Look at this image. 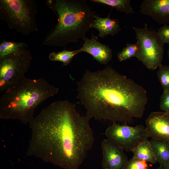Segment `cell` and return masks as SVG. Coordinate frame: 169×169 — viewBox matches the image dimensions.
Returning a JSON list of instances; mask_svg holds the SVG:
<instances>
[{"mask_svg": "<svg viewBox=\"0 0 169 169\" xmlns=\"http://www.w3.org/2000/svg\"><path fill=\"white\" fill-rule=\"evenodd\" d=\"M79 53L78 49L74 51L64 49L57 53L53 52L50 53L49 58L50 61L61 62L63 65L66 66L70 63L74 56Z\"/></svg>", "mask_w": 169, "mask_h": 169, "instance_id": "17", "label": "cell"}, {"mask_svg": "<svg viewBox=\"0 0 169 169\" xmlns=\"http://www.w3.org/2000/svg\"><path fill=\"white\" fill-rule=\"evenodd\" d=\"M98 36L92 33L90 38H85L83 46L78 50L79 53H87L98 62L106 65L112 58V50L108 46L98 41Z\"/></svg>", "mask_w": 169, "mask_h": 169, "instance_id": "12", "label": "cell"}, {"mask_svg": "<svg viewBox=\"0 0 169 169\" xmlns=\"http://www.w3.org/2000/svg\"><path fill=\"white\" fill-rule=\"evenodd\" d=\"M140 12L160 24H169V0H144Z\"/></svg>", "mask_w": 169, "mask_h": 169, "instance_id": "11", "label": "cell"}, {"mask_svg": "<svg viewBox=\"0 0 169 169\" xmlns=\"http://www.w3.org/2000/svg\"><path fill=\"white\" fill-rule=\"evenodd\" d=\"M38 7L34 0H0V19L8 27L27 35L38 31L36 16Z\"/></svg>", "mask_w": 169, "mask_h": 169, "instance_id": "5", "label": "cell"}, {"mask_svg": "<svg viewBox=\"0 0 169 169\" xmlns=\"http://www.w3.org/2000/svg\"><path fill=\"white\" fill-rule=\"evenodd\" d=\"M156 169H162V167L160 166L159 167H158Z\"/></svg>", "mask_w": 169, "mask_h": 169, "instance_id": "26", "label": "cell"}, {"mask_svg": "<svg viewBox=\"0 0 169 169\" xmlns=\"http://www.w3.org/2000/svg\"><path fill=\"white\" fill-rule=\"evenodd\" d=\"M105 134L106 139L127 151L131 152L139 144L149 138L143 125L132 126L119 125L116 122H112L106 128Z\"/></svg>", "mask_w": 169, "mask_h": 169, "instance_id": "8", "label": "cell"}, {"mask_svg": "<svg viewBox=\"0 0 169 169\" xmlns=\"http://www.w3.org/2000/svg\"><path fill=\"white\" fill-rule=\"evenodd\" d=\"M167 55H168V57L169 58V47L168 51H167Z\"/></svg>", "mask_w": 169, "mask_h": 169, "instance_id": "25", "label": "cell"}, {"mask_svg": "<svg viewBox=\"0 0 169 169\" xmlns=\"http://www.w3.org/2000/svg\"><path fill=\"white\" fill-rule=\"evenodd\" d=\"M90 119L67 100L52 103L28 123L31 134L26 155L64 169H78L94 142Z\"/></svg>", "mask_w": 169, "mask_h": 169, "instance_id": "1", "label": "cell"}, {"mask_svg": "<svg viewBox=\"0 0 169 169\" xmlns=\"http://www.w3.org/2000/svg\"><path fill=\"white\" fill-rule=\"evenodd\" d=\"M131 152L134 156L147 162L154 164L157 162L156 156L148 139L141 142Z\"/></svg>", "mask_w": 169, "mask_h": 169, "instance_id": "15", "label": "cell"}, {"mask_svg": "<svg viewBox=\"0 0 169 169\" xmlns=\"http://www.w3.org/2000/svg\"><path fill=\"white\" fill-rule=\"evenodd\" d=\"M28 47L0 58V92L6 91L25 77L32 59Z\"/></svg>", "mask_w": 169, "mask_h": 169, "instance_id": "6", "label": "cell"}, {"mask_svg": "<svg viewBox=\"0 0 169 169\" xmlns=\"http://www.w3.org/2000/svg\"><path fill=\"white\" fill-rule=\"evenodd\" d=\"M101 146L103 169H122L125 167L129 160L124 151L107 139L102 141Z\"/></svg>", "mask_w": 169, "mask_h": 169, "instance_id": "9", "label": "cell"}, {"mask_svg": "<svg viewBox=\"0 0 169 169\" xmlns=\"http://www.w3.org/2000/svg\"><path fill=\"white\" fill-rule=\"evenodd\" d=\"M77 85L76 98L90 118L127 123L143 116L146 90L110 66L96 71L86 70Z\"/></svg>", "mask_w": 169, "mask_h": 169, "instance_id": "2", "label": "cell"}, {"mask_svg": "<svg viewBox=\"0 0 169 169\" xmlns=\"http://www.w3.org/2000/svg\"><path fill=\"white\" fill-rule=\"evenodd\" d=\"M156 156L157 162L160 166L169 163V143L165 141L152 138L150 141Z\"/></svg>", "mask_w": 169, "mask_h": 169, "instance_id": "14", "label": "cell"}, {"mask_svg": "<svg viewBox=\"0 0 169 169\" xmlns=\"http://www.w3.org/2000/svg\"><path fill=\"white\" fill-rule=\"evenodd\" d=\"M158 79L164 91H169V65L161 64L157 72Z\"/></svg>", "mask_w": 169, "mask_h": 169, "instance_id": "20", "label": "cell"}, {"mask_svg": "<svg viewBox=\"0 0 169 169\" xmlns=\"http://www.w3.org/2000/svg\"><path fill=\"white\" fill-rule=\"evenodd\" d=\"M139 52L137 43L127 44L126 46L117 54V57L120 62H123L133 57L136 58Z\"/></svg>", "mask_w": 169, "mask_h": 169, "instance_id": "19", "label": "cell"}, {"mask_svg": "<svg viewBox=\"0 0 169 169\" xmlns=\"http://www.w3.org/2000/svg\"><path fill=\"white\" fill-rule=\"evenodd\" d=\"M122 169H125V167L123 168Z\"/></svg>", "mask_w": 169, "mask_h": 169, "instance_id": "27", "label": "cell"}, {"mask_svg": "<svg viewBox=\"0 0 169 169\" xmlns=\"http://www.w3.org/2000/svg\"><path fill=\"white\" fill-rule=\"evenodd\" d=\"M147 162L134 156L128 160L125 169H148Z\"/></svg>", "mask_w": 169, "mask_h": 169, "instance_id": "21", "label": "cell"}, {"mask_svg": "<svg viewBox=\"0 0 169 169\" xmlns=\"http://www.w3.org/2000/svg\"><path fill=\"white\" fill-rule=\"evenodd\" d=\"M90 28L97 29L99 32L98 36L102 38L108 35L113 36L121 30L118 20L111 18L110 15L105 18L100 17L95 15Z\"/></svg>", "mask_w": 169, "mask_h": 169, "instance_id": "13", "label": "cell"}, {"mask_svg": "<svg viewBox=\"0 0 169 169\" xmlns=\"http://www.w3.org/2000/svg\"><path fill=\"white\" fill-rule=\"evenodd\" d=\"M161 167L162 169H169V163L164 165Z\"/></svg>", "mask_w": 169, "mask_h": 169, "instance_id": "24", "label": "cell"}, {"mask_svg": "<svg viewBox=\"0 0 169 169\" xmlns=\"http://www.w3.org/2000/svg\"><path fill=\"white\" fill-rule=\"evenodd\" d=\"M139 47L136 58L148 69H156L161 64L164 44L157 32L150 30L146 23L143 28L133 27Z\"/></svg>", "mask_w": 169, "mask_h": 169, "instance_id": "7", "label": "cell"}, {"mask_svg": "<svg viewBox=\"0 0 169 169\" xmlns=\"http://www.w3.org/2000/svg\"><path fill=\"white\" fill-rule=\"evenodd\" d=\"M160 108L162 111L169 113V91H164L160 98Z\"/></svg>", "mask_w": 169, "mask_h": 169, "instance_id": "22", "label": "cell"}, {"mask_svg": "<svg viewBox=\"0 0 169 169\" xmlns=\"http://www.w3.org/2000/svg\"><path fill=\"white\" fill-rule=\"evenodd\" d=\"M90 1L109 6L118 11L127 14L134 13L133 9L131 6L130 0H90Z\"/></svg>", "mask_w": 169, "mask_h": 169, "instance_id": "16", "label": "cell"}, {"mask_svg": "<svg viewBox=\"0 0 169 169\" xmlns=\"http://www.w3.org/2000/svg\"><path fill=\"white\" fill-rule=\"evenodd\" d=\"M47 4L58 21L45 37L44 45L63 47L80 39L84 40L95 15L86 0H48Z\"/></svg>", "mask_w": 169, "mask_h": 169, "instance_id": "3", "label": "cell"}, {"mask_svg": "<svg viewBox=\"0 0 169 169\" xmlns=\"http://www.w3.org/2000/svg\"><path fill=\"white\" fill-rule=\"evenodd\" d=\"M59 89L43 78H26L6 91L0 99V118L18 120L27 125L43 101L57 94Z\"/></svg>", "mask_w": 169, "mask_h": 169, "instance_id": "4", "label": "cell"}, {"mask_svg": "<svg viewBox=\"0 0 169 169\" xmlns=\"http://www.w3.org/2000/svg\"><path fill=\"white\" fill-rule=\"evenodd\" d=\"M157 34L162 42L169 44V25H164L157 31Z\"/></svg>", "mask_w": 169, "mask_h": 169, "instance_id": "23", "label": "cell"}, {"mask_svg": "<svg viewBox=\"0 0 169 169\" xmlns=\"http://www.w3.org/2000/svg\"><path fill=\"white\" fill-rule=\"evenodd\" d=\"M145 123L149 137L169 143V113L152 112L146 118Z\"/></svg>", "mask_w": 169, "mask_h": 169, "instance_id": "10", "label": "cell"}, {"mask_svg": "<svg viewBox=\"0 0 169 169\" xmlns=\"http://www.w3.org/2000/svg\"><path fill=\"white\" fill-rule=\"evenodd\" d=\"M28 47L25 42L7 41L4 39L0 44V58L16 52L21 48Z\"/></svg>", "mask_w": 169, "mask_h": 169, "instance_id": "18", "label": "cell"}]
</instances>
